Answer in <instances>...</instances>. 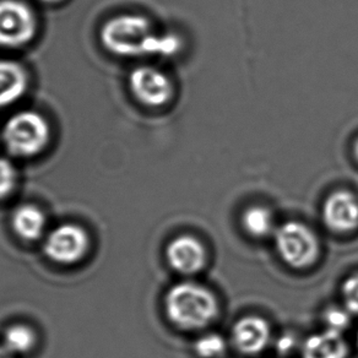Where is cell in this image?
<instances>
[{"label": "cell", "mask_w": 358, "mask_h": 358, "mask_svg": "<svg viewBox=\"0 0 358 358\" xmlns=\"http://www.w3.org/2000/svg\"><path fill=\"white\" fill-rule=\"evenodd\" d=\"M164 306L169 322L185 330L205 328L219 314V302L215 294L195 282L172 286L164 296Z\"/></svg>", "instance_id": "obj_2"}, {"label": "cell", "mask_w": 358, "mask_h": 358, "mask_svg": "<svg viewBox=\"0 0 358 358\" xmlns=\"http://www.w3.org/2000/svg\"><path fill=\"white\" fill-rule=\"evenodd\" d=\"M128 89L131 97L146 108H161L173 100V81L154 65L135 66L128 75Z\"/></svg>", "instance_id": "obj_6"}, {"label": "cell", "mask_w": 358, "mask_h": 358, "mask_svg": "<svg viewBox=\"0 0 358 358\" xmlns=\"http://www.w3.org/2000/svg\"><path fill=\"white\" fill-rule=\"evenodd\" d=\"M38 1L42 3V4H45V6H53L64 3L65 0H38Z\"/></svg>", "instance_id": "obj_20"}, {"label": "cell", "mask_w": 358, "mask_h": 358, "mask_svg": "<svg viewBox=\"0 0 358 358\" xmlns=\"http://www.w3.org/2000/svg\"><path fill=\"white\" fill-rule=\"evenodd\" d=\"M36 333L25 324H15L6 329L3 336V346L15 357L31 352L35 348Z\"/></svg>", "instance_id": "obj_15"}, {"label": "cell", "mask_w": 358, "mask_h": 358, "mask_svg": "<svg viewBox=\"0 0 358 358\" xmlns=\"http://www.w3.org/2000/svg\"><path fill=\"white\" fill-rule=\"evenodd\" d=\"M357 343H358V335H357Z\"/></svg>", "instance_id": "obj_23"}, {"label": "cell", "mask_w": 358, "mask_h": 358, "mask_svg": "<svg viewBox=\"0 0 358 358\" xmlns=\"http://www.w3.org/2000/svg\"><path fill=\"white\" fill-rule=\"evenodd\" d=\"M341 296H343L345 308L351 314L358 315V273L348 276L343 281L341 286Z\"/></svg>", "instance_id": "obj_18"}, {"label": "cell", "mask_w": 358, "mask_h": 358, "mask_svg": "<svg viewBox=\"0 0 358 358\" xmlns=\"http://www.w3.org/2000/svg\"><path fill=\"white\" fill-rule=\"evenodd\" d=\"M30 75L16 60L0 58V110L15 105L26 95Z\"/></svg>", "instance_id": "obj_11"}, {"label": "cell", "mask_w": 358, "mask_h": 358, "mask_svg": "<svg viewBox=\"0 0 358 358\" xmlns=\"http://www.w3.org/2000/svg\"><path fill=\"white\" fill-rule=\"evenodd\" d=\"M195 352L201 358H219L226 352V341L217 334H208L195 343Z\"/></svg>", "instance_id": "obj_16"}, {"label": "cell", "mask_w": 358, "mask_h": 358, "mask_svg": "<svg viewBox=\"0 0 358 358\" xmlns=\"http://www.w3.org/2000/svg\"><path fill=\"white\" fill-rule=\"evenodd\" d=\"M102 48L118 58H139L164 52L169 43L155 34L151 21L140 14H118L102 24Z\"/></svg>", "instance_id": "obj_1"}, {"label": "cell", "mask_w": 358, "mask_h": 358, "mask_svg": "<svg viewBox=\"0 0 358 358\" xmlns=\"http://www.w3.org/2000/svg\"><path fill=\"white\" fill-rule=\"evenodd\" d=\"M17 171L10 159L0 156V200L9 198L17 185Z\"/></svg>", "instance_id": "obj_17"}, {"label": "cell", "mask_w": 358, "mask_h": 358, "mask_svg": "<svg viewBox=\"0 0 358 358\" xmlns=\"http://www.w3.org/2000/svg\"><path fill=\"white\" fill-rule=\"evenodd\" d=\"M166 259L169 266L182 275H194L206 265L208 253L199 239L182 234L169 242L166 247Z\"/></svg>", "instance_id": "obj_9"}, {"label": "cell", "mask_w": 358, "mask_h": 358, "mask_svg": "<svg viewBox=\"0 0 358 358\" xmlns=\"http://www.w3.org/2000/svg\"><path fill=\"white\" fill-rule=\"evenodd\" d=\"M324 224L335 234H350L358 229V198L352 192H334L322 208Z\"/></svg>", "instance_id": "obj_8"}, {"label": "cell", "mask_w": 358, "mask_h": 358, "mask_svg": "<svg viewBox=\"0 0 358 358\" xmlns=\"http://www.w3.org/2000/svg\"><path fill=\"white\" fill-rule=\"evenodd\" d=\"M353 155H355V159H357L358 162V138L355 140V144H353Z\"/></svg>", "instance_id": "obj_22"}, {"label": "cell", "mask_w": 358, "mask_h": 358, "mask_svg": "<svg viewBox=\"0 0 358 358\" xmlns=\"http://www.w3.org/2000/svg\"><path fill=\"white\" fill-rule=\"evenodd\" d=\"M274 238L280 258L291 268H306L317 262L320 244L307 224L289 221L276 229Z\"/></svg>", "instance_id": "obj_4"}, {"label": "cell", "mask_w": 358, "mask_h": 358, "mask_svg": "<svg viewBox=\"0 0 358 358\" xmlns=\"http://www.w3.org/2000/svg\"><path fill=\"white\" fill-rule=\"evenodd\" d=\"M271 338V329L265 319L247 315L237 320L232 328V341L245 355L263 352Z\"/></svg>", "instance_id": "obj_10"}, {"label": "cell", "mask_w": 358, "mask_h": 358, "mask_svg": "<svg viewBox=\"0 0 358 358\" xmlns=\"http://www.w3.org/2000/svg\"><path fill=\"white\" fill-rule=\"evenodd\" d=\"M11 226L24 241H36L45 234L47 220L43 211L34 204L20 205L11 216Z\"/></svg>", "instance_id": "obj_13"}, {"label": "cell", "mask_w": 358, "mask_h": 358, "mask_svg": "<svg viewBox=\"0 0 358 358\" xmlns=\"http://www.w3.org/2000/svg\"><path fill=\"white\" fill-rule=\"evenodd\" d=\"M0 140L11 157L34 159L43 154L50 146L52 127L40 112L20 110L6 120Z\"/></svg>", "instance_id": "obj_3"}, {"label": "cell", "mask_w": 358, "mask_h": 358, "mask_svg": "<svg viewBox=\"0 0 358 358\" xmlns=\"http://www.w3.org/2000/svg\"><path fill=\"white\" fill-rule=\"evenodd\" d=\"M0 358H14V356L3 345H0Z\"/></svg>", "instance_id": "obj_21"}, {"label": "cell", "mask_w": 358, "mask_h": 358, "mask_svg": "<svg viewBox=\"0 0 358 358\" xmlns=\"http://www.w3.org/2000/svg\"><path fill=\"white\" fill-rule=\"evenodd\" d=\"M38 32V19L24 0H0V47L19 50L30 45Z\"/></svg>", "instance_id": "obj_5"}, {"label": "cell", "mask_w": 358, "mask_h": 358, "mask_svg": "<svg viewBox=\"0 0 358 358\" xmlns=\"http://www.w3.org/2000/svg\"><path fill=\"white\" fill-rule=\"evenodd\" d=\"M348 355L343 333L330 329L310 335L302 346V358H346Z\"/></svg>", "instance_id": "obj_12"}, {"label": "cell", "mask_w": 358, "mask_h": 358, "mask_svg": "<svg viewBox=\"0 0 358 358\" xmlns=\"http://www.w3.org/2000/svg\"><path fill=\"white\" fill-rule=\"evenodd\" d=\"M325 322L328 325L327 329L343 333V330L350 325L351 313L346 308H330L325 313Z\"/></svg>", "instance_id": "obj_19"}, {"label": "cell", "mask_w": 358, "mask_h": 358, "mask_svg": "<svg viewBox=\"0 0 358 358\" xmlns=\"http://www.w3.org/2000/svg\"><path fill=\"white\" fill-rule=\"evenodd\" d=\"M244 231L254 238H265L275 234V220L273 213L260 205H254L245 209L242 215Z\"/></svg>", "instance_id": "obj_14"}, {"label": "cell", "mask_w": 358, "mask_h": 358, "mask_svg": "<svg viewBox=\"0 0 358 358\" xmlns=\"http://www.w3.org/2000/svg\"><path fill=\"white\" fill-rule=\"evenodd\" d=\"M90 248L89 234L76 224H63L45 237L43 249L48 258L62 265H73L85 258Z\"/></svg>", "instance_id": "obj_7"}]
</instances>
